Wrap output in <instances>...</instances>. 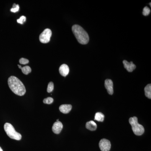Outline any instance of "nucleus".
<instances>
[{"label": "nucleus", "mask_w": 151, "mask_h": 151, "mask_svg": "<svg viewBox=\"0 0 151 151\" xmlns=\"http://www.w3.org/2000/svg\"><path fill=\"white\" fill-rule=\"evenodd\" d=\"M8 83L10 89L14 94L20 96L25 94V87L18 78L14 76H11L9 77Z\"/></svg>", "instance_id": "f257e3e1"}, {"label": "nucleus", "mask_w": 151, "mask_h": 151, "mask_svg": "<svg viewBox=\"0 0 151 151\" xmlns=\"http://www.w3.org/2000/svg\"><path fill=\"white\" fill-rule=\"evenodd\" d=\"M72 31L79 43L85 45L88 43L89 40V35L81 27L77 24L73 25Z\"/></svg>", "instance_id": "f03ea898"}, {"label": "nucleus", "mask_w": 151, "mask_h": 151, "mask_svg": "<svg viewBox=\"0 0 151 151\" xmlns=\"http://www.w3.org/2000/svg\"><path fill=\"white\" fill-rule=\"evenodd\" d=\"M129 122L132 126V129L134 134L137 136H141L145 132V129L143 126L139 124L137 117L134 116L129 119Z\"/></svg>", "instance_id": "7ed1b4c3"}, {"label": "nucleus", "mask_w": 151, "mask_h": 151, "mask_svg": "<svg viewBox=\"0 0 151 151\" xmlns=\"http://www.w3.org/2000/svg\"><path fill=\"white\" fill-rule=\"evenodd\" d=\"M4 129L7 135L11 139L16 140H20L21 139V134L16 131L13 126L12 124L8 123H6L4 126Z\"/></svg>", "instance_id": "20e7f679"}, {"label": "nucleus", "mask_w": 151, "mask_h": 151, "mask_svg": "<svg viewBox=\"0 0 151 151\" xmlns=\"http://www.w3.org/2000/svg\"><path fill=\"white\" fill-rule=\"evenodd\" d=\"M52 36V31L49 29H46L42 33L39 37L40 41L42 43L49 42Z\"/></svg>", "instance_id": "39448f33"}, {"label": "nucleus", "mask_w": 151, "mask_h": 151, "mask_svg": "<svg viewBox=\"0 0 151 151\" xmlns=\"http://www.w3.org/2000/svg\"><path fill=\"white\" fill-rule=\"evenodd\" d=\"M99 145L101 151H109L111 150V142L107 139H102L99 142Z\"/></svg>", "instance_id": "423d86ee"}, {"label": "nucleus", "mask_w": 151, "mask_h": 151, "mask_svg": "<svg viewBox=\"0 0 151 151\" xmlns=\"http://www.w3.org/2000/svg\"><path fill=\"white\" fill-rule=\"evenodd\" d=\"M63 125L62 123L60 122H55L52 127V131L55 134H58L62 131Z\"/></svg>", "instance_id": "0eeeda50"}, {"label": "nucleus", "mask_w": 151, "mask_h": 151, "mask_svg": "<svg viewBox=\"0 0 151 151\" xmlns=\"http://www.w3.org/2000/svg\"><path fill=\"white\" fill-rule=\"evenodd\" d=\"M105 86L107 89L108 94L112 95L113 94V82L111 79H107L105 80Z\"/></svg>", "instance_id": "6e6552de"}, {"label": "nucleus", "mask_w": 151, "mask_h": 151, "mask_svg": "<svg viewBox=\"0 0 151 151\" xmlns=\"http://www.w3.org/2000/svg\"><path fill=\"white\" fill-rule=\"evenodd\" d=\"M123 62L124 63V68L129 72H132L136 68V65L134 64V63L132 61L129 62L127 60H124Z\"/></svg>", "instance_id": "1a4fd4ad"}, {"label": "nucleus", "mask_w": 151, "mask_h": 151, "mask_svg": "<svg viewBox=\"0 0 151 151\" xmlns=\"http://www.w3.org/2000/svg\"><path fill=\"white\" fill-rule=\"evenodd\" d=\"M59 70L60 75L65 77L68 75V73H69V67H68V65L66 64H63L60 65L59 68Z\"/></svg>", "instance_id": "9d476101"}, {"label": "nucleus", "mask_w": 151, "mask_h": 151, "mask_svg": "<svg viewBox=\"0 0 151 151\" xmlns=\"http://www.w3.org/2000/svg\"><path fill=\"white\" fill-rule=\"evenodd\" d=\"M72 109V105L69 104H64L60 105L59 107V110L61 113L64 114L69 113Z\"/></svg>", "instance_id": "9b49d317"}, {"label": "nucleus", "mask_w": 151, "mask_h": 151, "mask_svg": "<svg viewBox=\"0 0 151 151\" xmlns=\"http://www.w3.org/2000/svg\"><path fill=\"white\" fill-rule=\"evenodd\" d=\"M86 127L90 131H94L97 129V125L94 121H90L86 123Z\"/></svg>", "instance_id": "f8f14e48"}, {"label": "nucleus", "mask_w": 151, "mask_h": 151, "mask_svg": "<svg viewBox=\"0 0 151 151\" xmlns=\"http://www.w3.org/2000/svg\"><path fill=\"white\" fill-rule=\"evenodd\" d=\"M105 116L103 113L100 112H97L96 113L94 117V120L99 122H103L104 120Z\"/></svg>", "instance_id": "ddd939ff"}, {"label": "nucleus", "mask_w": 151, "mask_h": 151, "mask_svg": "<svg viewBox=\"0 0 151 151\" xmlns=\"http://www.w3.org/2000/svg\"><path fill=\"white\" fill-rule=\"evenodd\" d=\"M145 94L146 97L149 99H151V84H149L145 88Z\"/></svg>", "instance_id": "4468645a"}, {"label": "nucleus", "mask_w": 151, "mask_h": 151, "mask_svg": "<svg viewBox=\"0 0 151 151\" xmlns=\"http://www.w3.org/2000/svg\"><path fill=\"white\" fill-rule=\"evenodd\" d=\"M21 69L22 72L25 75H27L29 73H30L32 71L31 68L29 66H27V65L24 66V67H22Z\"/></svg>", "instance_id": "2eb2a0df"}, {"label": "nucleus", "mask_w": 151, "mask_h": 151, "mask_svg": "<svg viewBox=\"0 0 151 151\" xmlns=\"http://www.w3.org/2000/svg\"><path fill=\"white\" fill-rule=\"evenodd\" d=\"M54 89V84L52 82H50L49 83L47 86V92L48 93H50L53 91Z\"/></svg>", "instance_id": "dca6fc26"}, {"label": "nucleus", "mask_w": 151, "mask_h": 151, "mask_svg": "<svg viewBox=\"0 0 151 151\" xmlns=\"http://www.w3.org/2000/svg\"><path fill=\"white\" fill-rule=\"evenodd\" d=\"M53 100H54L53 98L51 97H48L44 99L43 102L45 104H50L53 103Z\"/></svg>", "instance_id": "f3484780"}, {"label": "nucleus", "mask_w": 151, "mask_h": 151, "mask_svg": "<svg viewBox=\"0 0 151 151\" xmlns=\"http://www.w3.org/2000/svg\"><path fill=\"white\" fill-rule=\"evenodd\" d=\"M150 9L147 6H145L143 9L142 14L143 15L145 16H147L150 13Z\"/></svg>", "instance_id": "a211bd4d"}, {"label": "nucleus", "mask_w": 151, "mask_h": 151, "mask_svg": "<svg viewBox=\"0 0 151 151\" xmlns=\"http://www.w3.org/2000/svg\"><path fill=\"white\" fill-rule=\"evenodd\" d=\"M19 6L18 4H14L12 8L11 9V11L12 12L15 13L19 10Z\"/></svg>", "instance_id": "6ab92c4d"}, {"label": "nucleus", "mask_w": 151, "mask_h": 151, "mask_svg": "<svg viewBox=\"0 0 151 151\" xmlns=\"http://www.w3.org/2000/svg\"><path fill=\"white\" fill-rule=\"evenodd\" d=\"M26 17L24 16H22L21 17L18 19L17 20V22L18 23L22 24L26 21Z\"/></svg>", "instance_id": "aec40b11"}, {"label": "nucleus", "mask_w": 151, "mask_h": 151, "mask_svg": "<svg viewBox=\"0 0 151 151\" xmlns=\"http://www.w3.org/2000/svg\"><path fill=\"white\" fill-rule=\"evenodd\" d=\"M19 63L21 64H27L29 63V60H28L26 59V58H21L19 60Z\"/></svg>", "instance_id": "412c9836"}, {"label": "nucleus", "mask_w": 151, "mask_h": 151, "mask_svg": "<svg viewBox=\"0 0 151 151\" xmlns=\"http://www.w3.org/2000/svg\"><path fill=\"white\" fill-rule=\"evenodd\" d=\"M18 66L19 68H20V69H21L22 68L21 65H18Z\"/></svg>", "instance_id": "4be33fe9"}, {"label": "nucleus", "mask_w": 151, "mask_h": 151, "mask_svg": "<svg viewBox=\"0 0 151 151\" xmlns=\"http://www.w3.org/2000/svg\"><path fill=\"white\" fill-rule=\"evenodd\" d=\"M0 151H3L1 147H0Z\"/></svg>", "instance_id": "5701e85b"}, {"label": "nucleus", "mask_w": 151, "mask_h": 151, "mask_svg": "<svg viewBox=\"0 0 151 151\" xmlns=\"http://www.w3.org/2000/svg\"><path fill=\"white\" fill-rule=\"evenodd\" d=\"M59 122V120L58 119H57L56 121V122Z\"/></svg>", "instance_id": "b1692460"}, {"label": "nucleus", "mask_w": 151, "mask_h": 151, "mask_svg": "<svg viewBox=\"0 0 151 151\" xmlns=\"http://www.w3.org/2000/svg\"><path fill=\"white\" fill-rule=\"evenodd\" d=\"M150 6H151V3H150Z\"/></svg>", "instance_id": "393cba45"}]
</instances>
